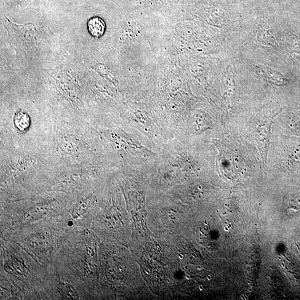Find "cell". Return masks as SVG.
Instances as JSON below:
<instances>
[{
	"mask_svg": "<svg viewBox=\"0 0 300 300\" xmlns=\"http://www.w3.org/2000/svg\"><path fill=\"white\" fill-rule=\"evenodd\" d=\"M274 118L259 126L255 132V137L259 152L261 153L263 164H267V153L270 145L271 127Z\"/></svg>",
	"mask_w": 300,
	"mask_h": 300,
	"instance_id": "6da1fadb",
	"label": "cell"
},
{
	"mask_svg": "<svg viewBox=\"0 0 300 300\" xmlns=\"http://www.w3.org/2000/svg\"><path fill=\"white\" fill-rule=\"evenodd\" d=\"M106 25L102 19L99 17H93L88 20L87 29L93 37L99 38L102 36L105 31Z\"/></svg>",
	"mask_w": 300,
	"mask_h": 300,
	"instance_id": "7a4b0ae2",
	"label": "cell"
},
{
	"mask_svg": "<svg viewBox=\"0 0 300 300\" xmlns=\"http://www.w3.org/2000/svg\"><path fill=\"white\" fill-rule=\"evenodd\" d=\"M60 291L63 297L66 300H78L79 296L70 283L64 281L60 283Z\"/></svg>",
	"mask_w": 300,
	"mask_h": 300,
	"instance_id": "3957f363",
	"label": "cell"
},
{
	"mask_svg": "<svg viewBox=\"0 0 300 300\" xmlns=\"http://www.w3.org/2000/svg\"><path fill=\"white\" fill-rule=\"evenodd\" d=\"M15 123L20 131L25 130L30 125L29 117L25 113L19 112L15 116Z\"/></svg>",
	"mask_w": 300,
	"mask_h": 300,
	"instance_id": "277c9868",
	"label": "cell"
},
{
	"mask_svg": "<svg viewBox=\"0 0 300 300\" xmlns=\"http://www.w3.org/2000/svg\"><path fill=\"white\" fill-rule=\"evenodd\" d=\"M199 289H200V290H201V291H202V290H204V287H203V286H202V285H200V286H199Z\"/></svg>",
	"mask_w": 300,
	"mask_h": 300,
	"instance_id": "5b68a950",
	"label": "cell"
},
{
	"mask_svg": "<svg viewBox=\"0 0 300 300\" xmlns=\"http://www.w3.org/2000/svg\"><path fill=\"white\" fill-rule=\"evenodd\" d=\"M225 230L226 231V232H228V231L229 230V229L228 228V227H225Z\"/></svg>",
	"mask_w": 300,
	"mask_h": 300,
	"instance_id": "8992f818",
	"label": "cell"
},
{
	"mask_svg": "<svg viewBox=\"0 0 300 300\" xmlns=\"http://www.w3.org/2000/svg\"><path fill=\"white\" fill-rule=\"evenodd\" d=\"M241 298H242V300H245L244 295H241Z\"/></svg>",
	"mask_w": 300,
	"mask_h": 300,
	"instance_id": "52a82bcc",
	"label": "cell"
},
{
	"mask_svg": "<svg viewBox=\"0 0 300 300\" xmlns=\"http://www.w3.org/2000/svg\"><path fill=\"white\" fill-rule=\"evenodd\" d=\"M207 278H208V279H209V280H210L211 279V277L210 275H208V277H207Z\"/></svg>",
	"mask_w": 300,
	"mask_h": 300,
	"instance_id": "ba28073f",
	"label": "cell"
},
{
	"mask_svg": "<svg viewBox=\"0 0 300 300\" xmlns=\"http://www.w3.org/2000/svg\"><path fill=\"white\" fill-rule=\"evenodd\" d=\"M228 227L229 229H230L231 228H232V225L229 224Z\"/></svg>",
	"mask_w": 300,
	"mask_h": 300,
	"instance_id": "9c48e42d",
	"label": "cell"
},
{
	"mask_svg": "<svg viewBox=\"0 0 300 300\" xmlns=\"http://www.w3.org/2000/svg\"><path fill=\"white\" fill-rule=\"evenodd\" d=\"M201 269H202V268H201V267L200 266H198V270H201Z\"/></svg>",
	"mask_w": 300,
	"mask_h": 300,
	"instance_id": "30bf717a",
	"label": "cell"
},
{
	"mask_svg": "<svg viewBox=\"0 0 300 300\" xmlns=\"http://www.w3.org/2000/svg\"><path fill=\"white\" fill-rule=\"evenodd\" d=\"M204 222H205L204 223H205V225H208V222H207L206 220H205Z\"/></svg>",
	"mask_w": 300,
	"mask_h": 300,
	"instance_id": "8fae6325",
	"label": "cell"
},
{
	"mask_svg": "<svg viewBox=\"0 0 300 300\" xmlns=\"http://www.w3.org/2000/svg\"><path fill=\"white\" fill-rule=\"evenodd\" d=\"M245 300H248V297H247V296H245Z\"/></svg>",
	"mask_w": 300,
	"mask_h": 300,
	"instance_id": "7c38bea8",
	"label": "cell"
},
{
	"mask_svg": "<svg viewBox=\"0 0 300 300\" xmlns=\"http://www.w3.org/2000/svg\"><path fill=\"white\" fill-rule=\"evenodd\" d=\"M282 266H283V267H285V265H284V264H283V263H282Z\"/></svg>",
	"mask_w": 300,
	"mask_h": 300,
	"instance_id": "4fadbf2b",
	"label": "cell"
},
{
	"mask_svg": "<svg viewBox=\"0 0 300 300\" xmlns=\"http://www.w3.org/2000/svg\"><path fill=\"white\" fill-rule=\"evenodd\" d=\"M248 283H249V284H250V283H251V281H248Z\"/></svg>",
	"mask_w": 300,
	"mask_h": 300,
	"instance_id": "5bb4252c",
	"label": "cell"
},
{
	"mask_svg": "<svg viewBox=\"0 0 300 300\" xmlns=\"http://www.w3.org/2000/svg\"><path fill=\"white\" fill-rule=\"evenodd\" d=\"M249 290H250V292H252V290L250 289Z\"/></svg>",
	"mask_w": 300,
	"mask_h": 300,
	"instance_id": "9a60e30c",
	"label": "cell"
}]
</instances>
